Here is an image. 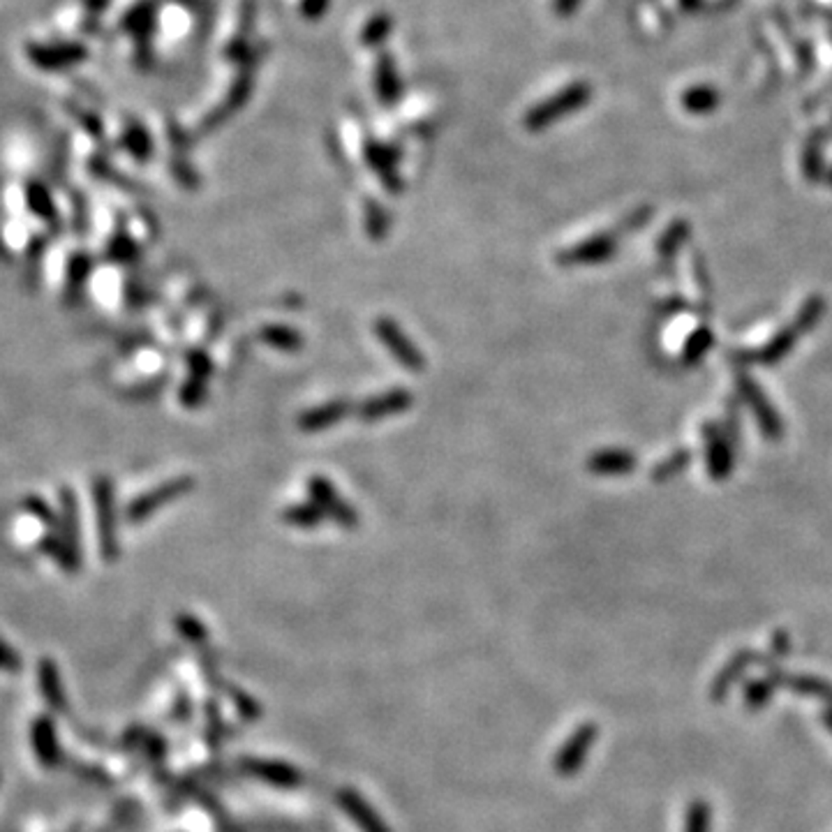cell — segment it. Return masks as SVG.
<instances>
[{
	"label": "cell",
	"instance_id": "obj_1",
	"mask_svg": "<svg viewBox=\"0 0 832 832\" xmlns=\"http://www.w3.org/2000/svg\"><path fill=\"white\" fill-rule=\"evenodd\" d=\"M375 333H378L382 345L391 351L393 359H396L400 366H405L412 372L424 370V366H425L424 354L419 351V347L409 341L407 333H405V331L400 329L396 322L388 320V317H379V320L375 322Z\"/></svg>",
	"mask_w": 832,
	"mask_h": 832
},
{
	"label": "cell",
	"instance_id": "obj_2",
	"mask_svg": "<svg viewBox=\"0 0 832 832\" xmlns=\"http://www.w3.org/2000/svg\"><path fill=\"white\" fill-rule=\"evenodd\" d=\"M308 495L313 500V504L322 509L324 516L333 519L341 528H356L359 525V516L354 509L341 498V492L335 491L324 477H310L308 479Z\"/></svg>",
	"mask_w": 832,
	"mask_h": 832
},
{
	"label": "cell",
	"instance_id": "obj_3",
	"mask_svg": "<svg viewBox=\"0 0 832 832\" xmlns=\"http://www.w3.org/2000/svg\"><path fill=\"white\" fill-rule=\"evenodd\" d=\"M194 481L190 477H178L173 481L163 483V486L153 488L151 492H144L142 498L135 500L132 507L127 509V520L130 523H142L146 520L151 513H155L157 509H163L164 504H172L173 500H178L181 495L192 491Z\"/></svg>",
	"mask_w": 832,
	"mask_h": 832
},
{
	"label": "cell",
	"instance_id": "obj_4",
	"mask_svg": "<svg viewBox=\"0 0 832 832\" xmlns=\"http://www.w3.org/2000/svg\"><path fill=\"white\" fill-rule=\"evenodd\" d=\"M95 504H98V516H100V541L105 557H114L118 546H116V516H114V486L109 479H98L95 483Z\"/></svg>",
	"mask_w": 832,
	"mask_h": 832
},
{
	"label": "cell",
	"instance_id": "obj_5",
	"mask_svg": "<svg viewBox=\"0 0 832 832\" xmlns=\"http://www.w3.org/2000/svg\"><path fill=\"white\" fill-rule=\"evenodd\" d=\"M412 393L405 391V388H391V391H384L379 396H372L370 400L359 407V416L363 421H382L387 416H396V414L405 412L412 405Z\"/></svg>",
	"mask_w": 832,
	"mask_h": 832
},
{
	"label": "cell",
	"instance_id": "obj_6",
	"mask_svg": "<svg viewBox=\"0 0 832 832\" xmlns=\"http://www.w3.org/2000/svg\"><path fill=\"white\" fill-rule=\"evenodd\" d=\"M351 412V405L347 400H331V403L320 405V407L308 409L299 416V428L304 433H322V430L333 428L341 424L347 414Z\"/></svg>",
	"mask_w": 832,
	"mask_h": 832
},
{
	"label": "cell",
	"instance_id": "obj_7",
	"mask_svg": "<svg viewBox=\"0 0 832 832\" xmlns=\"http://www.w3.org/2000/svg\"><path fill=\"white\" fill-rule=\"evenodd\" d=\"M612 250H615V241H612L611 236H597V238H592V241H585V243H581V246L565 250L560 257H557V262H560L562 266L597 264V262H603L606 257H611Z\"/></svg>",
	"mask_w": 832,
	"mask_h": 832
},
{
	"label": "cell",
	"instance_id": "obj_8",
	"mask_svg": "<svg viewBox=\"0 0 832 832\" xmlns=\"http://www.w3.org/2000/svg\"><path fill=\"white\" fill-rule=\"evenodd\" d=\"M770 678L775 680L777 687H789L790 691H798L802 696H814L821 701H832V685H827L826 680L811 676H789L781 670H772Z\"/></svg>",
	"mask_w": 832,
	"mask_h": 832
},
{
	"label": "cell",
	"instance_id": "obj_9",
	"mask_svg": "<svg viewBox=\"0 0 832 832\" xmlns=\"http://www.w3.org/2000/svg\"><path fill=\"white\" fill-rule=\"evenodd\" d=\"M752 655L749 652H740V655L733 657L726 666L722 668L717 678H715V685H712V698L719 701V698H726V694L731 691V687L738 682V678L743 676L744 670L752 666Z\"/></svg>",
	"mask_w": 832,
	"mask_h": 832
},
{
	"label": "cell",
	"instance_id": "obj_10",
	"mask_svg": "<svg viewBox=\"0 0 832 832\" xmlns=\"http://www.w3.org/2000/svg\"><path fill=\"white\" fill-rule=\"evenodd\" d=\"M590 470L597 474H622L633 470V458L624 451H602L590 458Z\"/></svg>",
	"mask_w": 832,
	"mask_h": 832
},
{
	"label": "cell",
	"instance_id": "obj_11",
	"mask_svg": "<svg viewBox=\"0 0 832 832\" xmlns=\"http://www.w3.org/2000/svg\"><path fill=\"white\" fill-rule=\"evenodd\" d=\"M719 105V93L712 86H694L682 95V107L689 114H710Z\"/></svg>",
	"mask_w": 832,
	"mask_h": 832
},
{
	"label": "cell",
	"instance_id": "obj_12",
	"mask_svg": "<svg viewBox=\"0 0 832 832\" xmlns=\"http://www.w3.org/2000/svg\"><path fill=\"white\" fill-rule=\"evenodd\" d=\"M259 338L280 351H299L304 347V338H301L299 331L289 329V326H266V329H262Z\"/></svg>",
	"mask_w": 832,
	"mask_h": 832
},
{
	"label": "cell",
	"instance_id": "obj_13",
	"mask_svg": "<svg viewBox=\"0 0 832 832\" xmlns=\"http://www.w3.org/2000/svg\"><path fill=\"white\" fill-rule=\"evenodd\" d=\"M324 513L317 504H292L283 511V520L287 525H294V528H317V525L324 523Z\"/></svg>",
	"mask_w": 832,
	"mask_h": 832
},
{
	"label": "cell",
	"instance_id": "obj_14",
	"mask_svg": "<svg viewBox=\"0 0 832 832\" xmlns=\"http://www.w3.org/2000/svg\"><path fill=\"white\" fill-rule=\"evenodd\" d=\"M777 685L772 678H763V680H754L749 682L747 689H744V703H747L749 710H761V707L768 706V701L775 694Z\"/></svg>",
	"mask_w": 832,
	"mask_h": 832
},
{
	"label": "cell",
	"instance_id": "obj_15",
	"mask_svg": "<svg viewBox=\"0 0 832 832\" xmlns=\"http://www.w3.org/2000/svg\"><path fill=\"white\" fill-rule=\"evenodd\" d=\"M712 811L710 805L703 800H694L687 807L685 814V832H710Z\"/></svg>",
	"mask_w": 832,
	"mask_h": 832
},
{
	"label": "cell",
	"instance_id": "obj_16",
	"mask_svg": "<svg viewBox=\"0 0 832 832\" xmlns=\"http://www.w3.org/2000/svg\"><path fill=\"white\" fill-rule=\"evenodd\" d=\"M63 509H65V523H63V532L65 537L70 539V544L77 546L79 539V519H77V502L70 495L68 491H63Z\"/></svg>",
	"mask_w": 832,
	"mask_h": 832
},
{
	"label": "cell",
	"instance_id": "obj_17",
	"mask_svg": "<svg viewBox=\"0 0 832 832\" xmlns=\"http://www.w3.org/2000/svg\"><path fill=\"white\" fill-rule=\"evenodd\" d=\"M387 215H384L378 206H370V210H368V234H370L372 238H382V236L387 234Z\"/></svg>",
	"mask_w": 832,
	"mask_h": 832
},
{
	"label": "cell",
	"instance_id": "obj_18",
	"mask_svg": "<svg viewBox=\"0 0 832 832\" xmlns=\"http://www.w3.org/2000/svg\"><path fill=\"white\" fill-rule=\"evenodd\" d=\"M201 398H204V379L194 378L188 387H183L181 400H183L185 405H197Z\"/></svg>",
	"mask_w": 832,
	"mask_h": 832
},
{
	"label": "cell",
	"instance_id": "obj_19",
	"mask_svg": "<svg viewBox=\"0 0 832 832\" xmlns=\"http://www.w3.org/2000/svg\"><path fill=\"white\" fill-rule=\"evenodd\" d=\"M190 366H192L194 378H200V379L209 378L210 363H209V359H206L204 354H192V356H190Z\"/></svg>",
	"mask_w": 832,
	"mask_h": 832
},
{
	"label": "cell",
	"instance_id": "obj_20",
	"mask_svg": "<svg viewBox=\"0 0 832 832\" xmlns=\"http://www.w3.org/2000/svg\"><path fill=\"white\" fill-rule=\"evenodd\" d=\"M74 266H77V268H89V262H86V257H77V262H74ZM74 276H77V283H81V280H84V277H81L84 273L74 271V268H72V277Z\"/></svg>",
	"mask_w": 832,
	"mask_h": 832
},
{
	"label": "cell",
	"instance_id": "obj_21",
	"mask_svg": "<svg viewBox=\"0 0 832 832\" xmlns=\"http://www.w3.org/2000/svg\"><path fill=\"white\" fill-rule=\"evenodd\" d=\"M821 719H823V726H826L827 731L832 733V707H827V710H823Z\"/></svg>",
	"mask_w": 832,
	"mask_h": 832
}]
</instances>
